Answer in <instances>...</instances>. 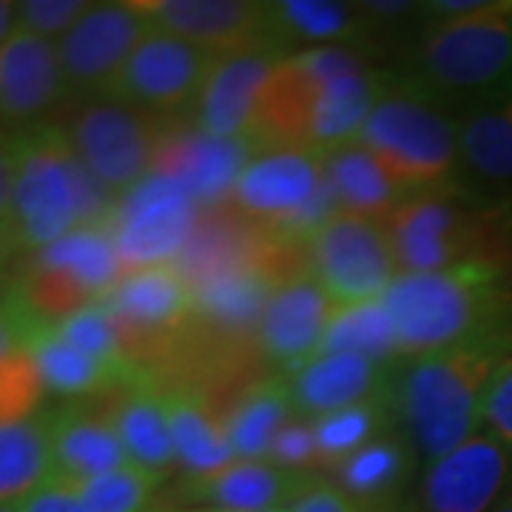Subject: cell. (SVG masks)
Listing matches in <instances>:
<instances>
[{
    "instance_id": "1",
    "label": "cell",
    "mask_w": 512,
    "mask_h": 512,
    "mask_svg": "<svg viewBox=\"0 0 512 512\" xmlns=\"http://www.w3.org/2000/svg\"><path fill=\"white\" fill-rule=\"evenodd\" d=\"M512 356V316L456 348L402 362L390 382L393 424L427 464L478 433L484 393Z\"/></svg>"
},
{
    "instance_id": "2",
    "label": "cell",
    "mask_w": 512,
    "mask_h": 512,
    "mask_svg": "<svg viewBox=\"0 0 512 512\" xmlns=\"http://www.w3.org/2000/svg\"><path fill=\"white\" fill-rule=\"evenodd\" d=\"M12 151V214L6 251L12 259L111 217L114 200L94 183L57 123L6 134Z\"/></svg>"
},
{
    "instance_id": "3",
    "label": "cell",
    "mask_w": 512,
    "mask_h": 512,
    "mask_svg": "<svg viewBox=\"0 0 512 512\" xmlns=\"http://www.w3.org/2000/svg\"><path fill=\"white\" fill-rule=\"evenodd\" d=\"M382 305L396 330L399 359H424L512 316V268L467 262L433 274H399Z\"/></svg>"
},
{
    "instance_id": "4",
    "label": "cell",
    "mask_w": 512,
    "mask_h": 512,
    "mask_svg": "<svg viewBox=\"0 0 512 512\" xmlns=\"http://www.w3.org/2000/svg\"><path fill=\"white\" fill-rule=\"evenodd\" d=\"M399 274H433L467 262L512 268V202L470 188L416 194L384 220Z\"/></svg>"
},
{
    "instance_id": "5",
    "label": "cell",
    "mask_w": 512,
    "mask_h": 512,
    "mask_svg": "<svg viewBox=\"0 0 512 512\" xmlns=\"http://www.w3.org/2000/svg\"><path fill=\"white\" fill-rule=\"evenodd\" d=\"M399 77L450 109L512 89V0H490L464 18L427 20Z\"/></svg>"
},
{
    "instance_id": "6",
    "label": "cell",
    "mask_w": 512,
    "mask_h": 512,
    "mask_svg": "<svg viewBox=\"0 0 512 512\" xmlns=\"http://www.w3.org/2000/svg\"><path fill=\"white\" fill-rule=\"evenodd\" d=\"M356 143L379 160L404 197L461 188L456 109L393 74Z\"/></svg>"
},
{
    "instance_id": "7",
    "label": "cell",
    "mask_w": 512,
    "mask_h": 512,
    "mask_svg": "<svg viewBox=\"0 0 512 512\" xmlns=\"http://www.w3.org/2000/svg\"><path fill=\"white\" fill-rule=\"evenodd\" d=\"M228 205L262 234L291 248L311 239L339 211L325 154L305 148H262L239 174Z\"/></svg>"
},
{
    "instance_id": "8",
    "label": "cell",
    "mask_w": 512,
    "mask_h": 512,
    "mask_svg": "<svg viewBox=\"0 0 512 512\" xmlns=\"http://www.w3.org/2000/svg\"><path fill=\"white\" fill-rule=\"evenodd\" d=\"M123 274L109 225H86L40 251L18 256L3 302L26 319L57 325L69 313L100 302Z\"/></svg>"
},
{
    "instance_id": "9",
    "label": "cell",
    "mask_w": 512,
    "mask_h": 512,
    "mask_svg": "<svg viewBox=\"0 0 512 512\" xmlns=\"http://www.w3.org/2000/svg\"><path fill=\"white\" fill-rule=\"evenodd\" d=\"M55 123L94 183L114 202L154 174L171 128L168 120L128 106L111 94L69 100Z\"/></svg>"
},
{
    "instance_id": "10",
    "label": "cell",
    "mask_w": 512,
    "mask_h": 512,
    "mask_svg": "<svg viewBox=\"0 0 512 512\" xmlns=\"http://www.w3.org/2000/svg\"><path fill=\"white\" fill-rule=\"evenodd\" d=\"M114 316L131 365L143 370L148 359H163L194 330V288L174 265L128 271L103 296Z\"/></svg>"
},
{
    "instance_id": "11",
    "label": "cell",
    "mask_w": 512,
    "mask_h": 512,
    "mask_svg": "<svg viewBox=\"0 0 512 512\" xmlns=\"http://www.w3.org/2000/svg\"><path fill=\"white\" fill-rule=\"evenodd\" d=\"M220 57L180 37L151 29L131 52L106 94L168 123L191 117L202 86Z\"/></svg>"
},
{
    "instance_id": "12",
    "label": "cell",
    "mask_w": 512,
    "mask_h": 512,
    "mask_svg": "<svg viewBox=\"0 0 512 512\" xmlns=\"http://www.w3.org/2000/svg\"><path fill=\"white\" fill-rule=\"evenodd\" d=\"M200 217V205L183 185L165 174L148 180L114 202L106 220L123 271H143L157 265H174Z\"/></svg>"
},
{
    "instance_id": "13",
    "label": "cell",
    "mask_w": 512,
    "mask_h": 512,
    "mask_svg": "<svg viewBox=\"0 0 512 512\" xmlns=\"http://www.w3.org/2000/svg\"><path fill=\"white\" fill-rule=\"evenodd\" d=\"M308 268L336 308L382 299L399 276L384 222L336 214L311 239Z\"/></svg>"
},
{
    "instance_id": "14",
    "label": "cell",
    "mask_w": 512,
    "mask_h": 512,
    "mask_svg": "<svg viewBox=\"0 0 512 512\" xmlns=\"http://www.w3.org/2000/svg\"><path fill=\"white\" fill-rule=\"evenodd\" d=\"M151 32L137 0L92 3L89 12L57 40V60L69 100L106 94L131 52Z\"/></svg>"
},
{
    "instance_id": "15",
    "label": "cell",
    "mask_w": 512,
    "mask_h": 512,
    "mask_svg": "<svg viewBox=\"0 0 512 512\" xmlns=\"http://www.w3.org/2000/svg\"><path fill=\"white\" fill-rule=\"evenodd\" d=\"M151 29L194 43L217 57L279 49L271 3L251 0H137Z\"/></svg>"
},
{
    "instance_id": "16",
    "label": "cell",
    "mask_w": 512,
    "mask_h": 512,
    "mask_svg": "<svg viewBox=\"0 0 512 512\" xmlns=\"http://www.w3.org/2000/svg\"><path fill=\"white\" fill-rule=\"evenodd\" d=\"M512 481V450L484 430L421 473L413 512H490Z\"/></svg>"
},
{
    "instance_id": "17",
    "label": "cell",
    "mask_w": 512,
    "mask_h": 512,
    "mask_svg": "<svg viewBox=\"0 0 512 512\" xmlns=\"http://www.w3.org/2000/svg\"><path fill=\"white\" fill-rule=\"evenodd\" d=\"M66 103L57 43L20 29L0 43V134L55 123Z\"/></svg>"
},
{
    "instance_id": "18",
    "label": "cell",
    "mask_w": 512,
    "mask_h": 512,
    "mask_svg": "<svg viewBox=\"0 0 512 512\" xmlns=\"http://www.w3.org/2000/svg\"><path fill=\"white\" fill-rule=\"evenodd\" d=\"M333 311L336 305L311 271L279 282L256 328V350L288 376L319 353Z\"/></svg>"
},
{
    "instance_id": "19",
    "label": "cell",
    "mask_w": 512,
    "mask_h": 512,
    "mask_svg": "<svg viewBox=\"0 0 512 512\" xmlns=\"http://www.w3.org/2000/svg\"><path fill=\"white\" fill-rule=\"evenodd\" d=\"M251 140L208 137L191 123H171L154 174H165L183 185L200 208H217L231 200L239 174L251 163Z\"/></svg>"
},
{
    "instance_id": "20",
    "label": "cell",
    "mask_w": 512,
    "mask_h": 512,
    "mask_svg": "<svg viewBox=\"0 0 512 512\" xmlns=\"http://www.w3.org/2000/svg\"><path fill=\"white\" fill-rule=\"evenodd\" d=\"M285 55L291 52L259 49V52L220 57L202 86L200 100L191 111L188 123L208 137L251 140L262 89Z\"/></svg>"
},
{
    "instance_id": "21",
    "label": "cell",
    "mask_w": 512,
    "mask_h": 512,
    "mask_svg": "<svg viewBox=\"0 0 512 512\" xmlns=\"http://www.w3.org/2000/svg\"><path fill=\"white\" fill-rule=\"evenodd\" d=\"M456 126L464 188L512 202V89L456 109Z\"/></svg>"
},
{
    "instance_id": "22",
    "label": "cell",
    "mask_w": 512,
    "mask_h": 512,
    "mask_svg": "<svg viewBox=\"0 0 512 512\" xmlns=\"http://www.w3.org/2000/svg\"><path fill=\"white\" fill-rule=\"evenodd\" d=\"M279 282L285 279L268 265L205 282L194 291V330L222 350L242 348L248 342L256 345V328Z\"/></svg>"
},
{
    "instance_id": "23",
    "label": "cell",
    "mask_w": 512,
    "mask_h": 512,
    "mask_svg": "<svg viewBox=\"0 0 512 512\" xmlns=\"http://www.w3.org/2000/svg\"><path fill=\"white\" fill-rule=\"evenodd\" d=\"M311 476L282 470L265 458L231 461L217 473L185 478L177 487V498L194 510L214 512H262L288 507Z\"/></svg>"
},
{
    "instance_id": "24",
    "label": "cell",
    "mask_w": 512,
    "mask_h": 512,
    "mask_svg": "<svg viewBox=\"0 0 512 512\" xmlns=\"http://www.w3.org/2000/svg\"><path fill=\"white\" fill-rule=\"evenodd\" d=\"M55 473L66 481H86L131 464L100 399L63 402L46 410Z\"/></svg>"
},
{
    "instance_id": "25",
    "label": "cell",
    "mask_w": 512,
    "mask_h": 512,
    "mask_svg": "<svg viewBox=\"0 0 512 512\" xmlns=\"http://www.w3.org/2000/svg\"><path fill=\"white\" fill-rule=\"evenodd\" d=\"M396 367L348 353H319L288 373L293 407L302 419H319L350 404L387 396Z\"/></svg>"
},
{
    "instance_id": "26",
    "label": "cell",
    "mask_w": 512,
    "mask_h": 512,
    "mask_svg": "<svg viewBox=\"0 0 512 512\" xmlns=\"http://www.w3.org/2000/svg\"><path fill=\"white\" fill-rule=\"evenodd\" d=\"M117 436L126 447L128 461L151 476L168 478L177 470L174 439L165 416L163 393L154 376L140 373L111 393L100 396Z\"/></svg>"
},
{
    "instance_id": "27",
    "label": "cell",
    "mask_w": 512,
    "mask_h": 512,
    "mask_svg": "<svg viewBox=\"0 0 512 512\" xmlns=\"http://www.w3.org/2000/svg\"><path fill=\"white\" fill-rule=\"evenodd\" d=\"M12 313L18 316L20 342L29 350V356L35 359L40 382H43L49 396L63 399V402H86V399H100V396L111 393L114 387L134 379V376H126V373L109 367L106 362L94 359L89 353H83L80 348H74L69 339L60 336L57 325L26 319L15 308H12Z\"/></svg>"
},
{
    "instance_id": "28",
    "label": "cell",
    "mask_w": 512,
    "mask_h": 512,
    "mask_svg": "<svg viewBox=\"0 0 512 512\" xmlns=\"http://www.w3.org/2000/svg\"><path fill=\"white\" fill-rule=\"evenodd\" d=\"M416 461L413 444L393 427L333 467L328 478L370 512H393L410 487Z\"/></svg>"
},
{
    "instance_id": "29",
    "label": "cell",
    "mask_w": 512,
    "mask_h": 512,
    "mask_svg": "<svg viewBox=\"0 0 512 512\" xmlns=\"http://www.w3.org/2000/svg\"><path fill=\"white\" fill-rule=\"evenodd\" d=\"M160 393L174 439L177 470L185 473V478L211 476L228 467L231 461H237L225 436L222 416L214 413V407L197 387L174 384V387H160Z\"/></svg>"
},
{
    "instance_id": "30",
    "label": "cell",
    "mask_w": 512,
    "mask_h": 512,
    "mask_svg": "<svg viewBox=\"0 0 512 512\" xmlns=\"http://www.w3.org/2000/svg\"><path fill=\"white\" fill-rule=\"evenodd\" d=\"M299 416L293 407L288 376H262L251 382L237 399H231V407L222 413V427L234 456L242 461L268 458V450L274 444L276 433Z\"/></svg>"
},
{
    "instance_id": "31",
    "label": "cell",
    "mask_w": 512,
    "mask_h": 512,
    "mask_svg": "<svg viewBox=\"0 0 512 512\" xmlns=\"http://www.w3.org/2000/svg\"><path fill=\"white\" fill-rule=\"evenodd\" d=\"M271 23L285 52H293V43L305 49L350 46L367 32H376L362 3L342 0H271Z\"/></svg>"
},
{
    "instance_id": "32",
    "label": "cell",
    "mask_w": 512,
    "mask_h": 512,
    "mask_svg": "<svg viewBox=\"0 0 512 512\" xmlns=\"http://www.w3.org/2000/svg\"><path fill=\"white\" fill-rule=\"evenodd\" d=\"M325 168L342 214L384 222L407 200L362 143H348L325 154Z\"/></svg>"
},
{
    "instance_id": "33",
    "label": "cell",
    "mask_w": 512,
    "mask_h": 512,
    "mask_svg": "<svg viewBox=\"0 0 512 512\" xmlns=\"http://www.w3.org/2000/svg\"><path fill=\"white\" fill-rule=\"evenodd\" d=\"M55 476L49 416L0 421V504H18Z\"/></svg>"
},
{
    "instance_id": "34",
    "label": "cell",
    "mask_w": 512,
    "mask_h": 512,
    "mask_svg": "<svg viewBox=\"0 0 512 512\" xmlns=\"http://www.w3.org/2000/svg\"><path fill=\"white\" fill-rule=\"evenodd\" d=\"M311 427L319 450V473L328 476L333 467H339L356 450H362L365 444L396 427L390 393L311 419Z\"/></svg>"
},
{
    "instance_id": "35",
    "label": "cell",
    "mask_w": 512,
    "mask_h": 512,
    "mask_svg": "<svg viewBox=\"0 0 512 512\" xmlns=\"http://www.w3.org/2000/svg\"><path fill=\"white\" fill-rule=\"evenodd\" d=\"M319 353L362 356V359H370V362L384 367L402 365L399 345H396V330H393V322L384 311L382 299L336 308L330 316V325L325 330Z\"/></svg>"
},
{
    "instance_id": "36",
    "label": "cell",
    "mask_w": 512,
    "mask_h": 512,
    "mask_svg": "<svg viewBox=\"0 0 512 512\" xmlns=\"http://www.w3.org/2000/svg\"><path fill=\"white\" fill-rule=\"evenodd\" d=\"M72 487L89 512H148L163 487V478L126 464L103 476L72 481Z\"/></svg>"
},
{
    "instance_id": "37",
    "label": "cell",
    "mask_w": 512,
    "mask_h": 512,
    "mask_svg": "<svg viewBox=\"0 0 512 512\" xmlns=\"http://www.w3.org/2000/svg\"><path fill=\"white\" fill-rule=\"evenodd\" d=\"M57 330L63 339H69L74 348H80L83 353H89L94 359L106 362L114 370L126 373V376H137L143 370L128 362L126 348H123V336H120V328L114 322V316L106 308V302H92L80 311L69 313L66 319L57 322Z\"/></svg>"
},
{
    "instance_id": "38",
    "label": "cell",
    "mask_w": 512,
    "mask_h": 512,
    "mask_svg": "<svg viewBox=\"0 0 512 512\" xmlns=\"http://www.w3.org/2000/svg\"><path fill=\"white\" fill-rule=\"evenodd\" d=\"M46 387L40 382L35 359L20 342L3 362H0V421L32 419L43 407Z\"/></svg>"
},
{
    "instance_id": "39",
    "label": "cell",
    "mask_w": 512,
    "mask_h": 512,
    "mask_svg": "<svg viewBox=\"0 0 512 512\" xmlns=\"http://www.w3.org/2000/svg\"><path fill=\"white\" fill-rule=\"evenodd\" d=\"M89 6L92 3H86V0H20L15 3L18 29L40 37V40L57 43L89 12Z\"/></svg>"
},
{
    "instance_id": "40",
    "label": "cell",
    "mask_w": 512,
    "mask_h": 512,
    "mask_svg": "<svg viewBox=\"0 0 512 512\" xmlns=\"http://www.w3.org/2000/svg\"><path fill=\"white\" fill-rule=\"evenodd\" d=\"M265 461H271V464L282 467V470H291V473L322 476L319 473V450H316V439H313L311 419L296 416L293 421H288L276 433Z\"/></svg>"
},
{
    "instance_id": "41",
    "label": "cell",
    "mask_w": 512,
    "mask_h": 512,
    "mask_svg": "<svg viewBox=\"0 0 512 512\" xmlns=\"http://www.w3.org/2000/svg\"><path fill=\"white\" fill-rule=\"evenodd\" d=\"M478 430L512 450V356L498 367L481 402Z\"/></svg>"
},
{
    "instance_id": "42",
    "label": "cell",
    "mask_w": 512,
    "mask_h": 512,
    "mask_svg": "<svg viewBox=\"0 0 512 512\" xmlns=\"http://www.w3.org/2000/svg\"><path fill=\"white\" fill-rule=\"evenodd\" d=\"M288 512H370L359 501H353L345 490H339L328 476H311L296 493Z\"/></svg>"
},
{
    "instance_id": "43",
    "label": "cell",
    "mask_w": 512,
    "mask_h": 512,
    "mask_svg": "<svg viewBox=\"0 0 512 512\" xmlns=\"http://www.w3.org/2000/svg\"><path fill=\"white\" fill-rule=\"evenodd\" d=\"M18 507L20 512H89L72 487V481L60 478L57 473L26 498H20Z\"/></svg>"
},
{
    "instance_id": "44",
    "label": "cell",
    "mask_w": 512,
    "mask_h": 512,
    "mask_svg": "<svg viewBox=\"0 0 512 512\" xmlns=\"http://www.w3.org/2000/svg\"><path fill=\"white\" fill-rule=\"evenodd\" d=\"M12 151H9V137L0 134V248L6 251V228H9V214H12ZM9 254V251H6Z\"/></svg>"
},
{
    "instance_id": "45",
    "label": "cell",
    "mask_w": 512,
    "mask_h": 512,
    "mask_svg": "<svg viewBox=\"0 0 512 512\" xmlns=\"http://www.w3.org/2000/svg\"><path fill=\"white\" fill-rule=\"evenodd\" d=\"M20 345V325L12 308L0 299V362Z\"/></svg>"
},
{
    "instance_id": "46",
    "label": "cell",
    "mask_w": 512,
    "mask_h": 512,
    "mask_svg": "<svg viewBox=\"0 0 512 512\" xmlns=\"http://www.w3.org/2000/svg\"><path fill=\"white\" fill-rule=\"evenodd\" d=\"M15 32H18L15 3H12V0H0V43H6Z\"/></svg>"
},
{
    "instance_id": "47",
    "label": "cell",
    "mask_w": 512,
    "mask_h": 512,
    "mask_svg": "<svg viewBox=\"0 0 512 512\" xmlns=\"http://www.w3.org/2000/svg\"><path fill=\"white\" fill-rule=\"evenodd\" d=\"M490 512H512V481L510 487H507V493L501 495V501H498Z\"/></svg>"
},
{
    "instance_id": "48",
    "label": "cell",
    "mask_w": 512,
    "mask_h": 512,
    "mask_svg": "<svg viewBox=\"0 0 512 512\" xmlns=\"http://www.w3.org/2000/svg\"><path fill=\"white\" fill-rule=\"evenodd\" d=\"M0 512H20L18 504H0Z\"/></svg>"
},
{
    "instance_id": "49",
    "label": "cell",
    "mask_w": 512,
    "mask_h": 512,
    "mask_svg": "<svg viewBox=\"0 0 512 512\" xmlns=\"http://www.w3.org/2000/svg\"><path fill=\"white\" fill-rule=\"evenodd\" d=\"M9 259H12V256H9L6 251H3V248H0V271L6 268V262H9Z\"/></svg>"
},
{
    "instance_id": "50",
    "label": "cell",
    "mask_w": 512,
    "mask_h": 512,
    "mask_svg": "<svg viewBox=\"0 0 512 512\" xmlns=\"http://www.w3.org/2000/svg\"><path fill=\"white\" fill-rule=\"evenodd\" d=\"M262 512H288V507H276V510H262Z\"/></svg>"
},
{
    "instance_id": "51",
    "label": "cell",
    "mask_w": 512,
    "mask_h": 512,
    "mask_svg": "<svg viewBox=\"0 0 512 512\" xmlns=\"http://www.w3.org/2000/svg\"><path fill=\"white\" fill-rule=\"evenodd\" d=\"M191 512H214V510H191Z\"/></svg>"
}]
</instances>
